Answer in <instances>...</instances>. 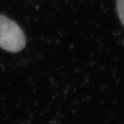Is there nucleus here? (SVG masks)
Here are the masks:
<instances>
[{"mask_svg":"<svg viewBox=\"0 0 124 124\" xmlns=\"http://www.w3.org/2000/svg\"><path fill=\"white\" fill-rule=\"evenodd\" d=\"M26 37L22 28L14 21L0 15V47L17 53L23 49Z\"/></svg>","mask_w":124,"mask_h":124,"instance_id":"obj_1","label":"nucleus"},{"mask_svg":"<svg viewBox=\"0 0 124 124\" xmlns=\"http://www.w3.org/2000/svg\"><path fill=\"white\" fill-rule=\"evenodd\" d=\"M116 8L120 20L124 26V0H116Z\"/></svg>","mask_w":124,"mask_h":124,"instance_id":"obj_2","label":"nucleus"}]
</instances>
